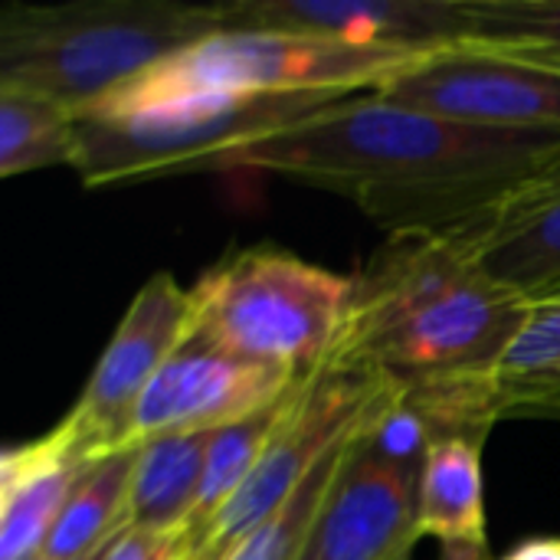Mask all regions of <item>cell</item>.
Here are the masks:
<instances>
[{
    "label": "cell",
    "mask_w": 560,
    "mask_h": 560,
    "mask_svg": "<svg viewBox=\"0 0 560 560\" xmlns=\"http://www.w3.org/2000/svg\"><path fill=\"white\" fill-rule=\"evenodd\" d=\"M555 167L560 131L466 125L377 92L351 95L217 164V171H262L341 194L390 236L446 240L469 236Z\"/></svg>",
    "instance_id": "6da1fadb"
},
{
    "label": "cell",
    "mask_w": 560,
    "mask_h": 560,
    "mask_svg": "<svg viewBox=\"0 0 560 560\" xmlns=\"http://www.w3.org/2000/svg\"><path fill=\"white\" fill-rule=\"evenodd\" d=\"M220 30V3H10L0 16V85L82 115L161 59Z\"/></svg>",
    "instance_id": "7a4b0ae2"
},
{
    "label": "cell",
    "mask_w": 560,
    "mask_h": 560,
    "mask_svg": "<svg viewBox=\"0 0 560 560\" xmlns=\"http://www.w3.org/2000/svg\"><path fill=\"white\" fill-rule=\"evenodd\" d=\"M430 52L436 49L341 43L272 30H220L161 59L82 115L121 118L213 95H364L407 75Z\"/></svg>",
    "instance_id": "3957f363"
},
{
    "label": "cell",
    "mask_w": 560,
    "mask_h": 560,
    "mask_svg": "<svg viewBox=\"0 0 560 560\" xmlns=\"http://www.w3.org/2000/svg\"><path fill=\"white\" fill-rule=\"evenodd\" d=\"M354 279L279 246H246L190 289V331L259 364L312 377L345 338Z\"/></svg>",
    "instance_id": "277c9868"
},
{
    "label": "cell",
    "mask_w": 560,
    "mask_h": 560,
    "mask_svg": "<svg viewBox=\"0 0 560 560\" xmlns=\"http://www.w3.org/2000/svg\"><path fill=\"white\" fill-rule=\"evenodd\" d=\"M351 95H213L141 115H75L72 171L85 187L144 184L174 174L217 171L230 154L292 131Z\"/></svg>",
    "instance_id": "5b68a950"
},
{
    "label": "cell",
    "mask_w": 560,
    "mask_h": 560,
    "mask_svg": "<svg viewBox=\"0 0 560 560\" xmlns=\"http://www.w3.org/2000/svg\"><path fill=\"white\" fill-rule=\"evenodd\" d=\"M397 381L348 364H328L295 390L259 466L213 518L197 560H223L230 548L262 525L371 413L394 394Z\"/></svg>",
    "instance_id": "8992f818"
},
{
    "label": "cell",
    "mask_w": 560,
    "mask_h": 560,
    "mask_svg": "<svg viewBox=\"0 0 560 560\" xmlns=\"http://www.w3.org/2000/svg\"><path fill=\"white\" fill-rule=\"evenodd\" d=\"M532 308L518 292L476 272L377 338L348 368H368L397 384L495 377Z\"/></svg>",
    "instance_id": "52a82bcc"
},
{
    "label": "cell",
    "mask_w": 560,
    "mask_h": 560,
    "mask_svg": "<svg viewBox=\"0 0 560 560\" xmlns=\"http://www.w3.org/2000/svg\"><path fill=\"white\" fill-rule=\"evenodd\" d=\"M377 95L466 125L560 131V66L479 43L430 52Z\"/></svg>",
    "instance_id": "ba28073f"
},
{
    "label": "cell",
    "mask_w": 560,
    "mask_h": 560,
    "mask_svg": "<svg viewBox=\"0 0 560 560\" xmlns=\"http://www.w3.org/2000/svg\"><path fill=\"white\" fill-rule=\"evenodd\" d=\"M305 377L236 358L200 335H187L141 394L121 450L177 433H213L285 397Z\"/></svg>",
    "instance_id": "9c48e42d"
},
{
    "label": "cell",
    "mask_w": 560,
    "mask_h": 560,
    "mask_svg": "<svg viewBox=\"0 0 560 560\" xmlns=\"http://www.w3.org/2000/svg\"><path fill=\"white\" fill-rule=\"evenodd\" d=\"M190 322V289H180L171 272H154L138 289L69 413L98 456L121 450L141 394L184 345Z\"/></svg>",
    "instance_id": "30bf717a"
},
{
    "label": "cell",
    "mask_w": 560,
    "mask_h": 560,
    "mask_svg": "<svg viewBox=\"0 0 560 560\" xmlns=\"http://www.w3.org/2000/svg\"><path fill=\"white\" fill-rule=\"evenodd\" d=\"M361 433L325 495L299 560H404L420 541V472L381 459L364 446Z\"/></svg>",
    "instance_id": "8fae6325"
},
{
    "label": "cell",
    "mask_w": 560,
    "mask_h": 560,
    "mask_svg": "<svg viewBox=\"0 0 560 560\" xmlns=\"http://www.w3.org/2000/svg\"><path fill=\"white\" fill-rule=\"evenodd\" d=\"M479 266L472 256L446 236L427 233H394L368 259V266L351 276V308L345 338L331 364H351L377 338L463 285L476 276Z\"/></svg>",
    "instance_id": "7c38bea8"
},
{
    "label": "cell",
    "mask_w": 560,
    "mask_h": 560,
    "mask_svg": "<svg viewBox=\"0 0 560 560\" xmlns=\"http://www.w3.org/2000/svg\"><path fill=\"white\" fill-rule=\"evenodd\" d=\"M223 30H272L341 43L423 46L463 43L459 0H236L220 3Z\"/></svg>",
    "instance_id": "4fadbf2b"
},
{
    "label": "cell",
    "mask_w": 560,
    "mask_h": 560,
    "mask_svg": "<svg viewBox=\"0 0 560 560\" xmlns=\"http://www.w3.org/2000/svg\"><path fill=\"white\" fill-rule=\"evenodd\" d=\"M102 459L66 417L52 433L10 446L0 463V560H23L46 548L85 469Z\"/></svg>",
    "instance_id": "5bb4252c"
},
{
    "label": "cell",
    "mask_w": 560,
    "mask_h": 560,
    "mask_svg": "<svg viewBox=\"0 0 560 560\" xmlns=\"http://www.w3.org/2000/svg\"><path fill=\"white\" fill-rule=\"evenodd\" d=\"M456 243L482 276L532 305L560 302V167L522 187L499 213Z\"/></svg>",
    "instance_id": "9a60e30c"
},
{
    "label": "cell",
    "mask_w": 560,
    "mask_h": 560,
    "mask_svg": "<svg viewBox=\"0 0 560 560\" xmlns=\"http://www.w3.org/2000/svg\"><path fill=\"white\" fill-rule=\"evenodd\" d=\"M482 446L472 436H443L430 446L420 492L417 532L440 541H486Z\"/></svg>",
    "instance_id": "2e32d148"
},
{
    "label": "cell",
    "mask_w": 560,
    "mask_h": 560,
    "mask_svg": "<svg viewBox=\"0 0 560 560\" xmlns=\"http://www.w3.org/2000/svg\"><path fill=\"white\" fill-rule=\"evenodd\" d=\"M213 433H177L135 446L138 459H135L131 495H128L131 528H154V532L187 528L200 495Z\"/></svg>",
    "instance_id": "e0dca14e"
},
{
    "label": "cell",
    "mask_w": 560,
    "mask_h": 560,
    "mask_svg": "<svg viewBox=\"0 0 560 560\" xmlns=\"http://www.w3.org/2000/svg\"><path fill=\"white\" fill-rule=\"evenodd\" d=\"M138 450H112L95 459L79 479L72 499L66 502L49 541L46 555L52 560H75L92 548L115 538L128 528V495L135 476Z\"/></svg>",
    "instance_id": "ac0fdd59"
},
{
    "label": "cell",
    "mask_w": 560,
    "mask_h": 560,
    "mask_svg": "<svg viewBox=\"0 0 560 560\" xmlns=\"http://www.w3.org/2000/svg\"><path fill=\"white\" fill-rule=\"evenodd\" d=\"M299 387H292L285 397L272 400L269 407L256 410L253 417L236 420V423H230V427L213 433V443H210V453H207L203 482H200V495H197V505H194L190 522H187V535L197 545V555L203 548V538H207L213 518L226 509V502L240 492V486L259 466V459H262L269 440L276 436V430H279V423H282V417H285V410H289V404H292Z\"/></svg>",
    "instance_id": "d6986e66"
},
{
    "label": "cell",
    "mask_w": 560,
    "mask_h": 560,
    "mask_svg": "<svg viewBox=\"0 0 560 560\" xmlns=\"http://www.w3.org/2000/svg\"><path fill=\"white\" fill-rule=\"evenodd\" d=\"M79 118L75 112L0 85V177H16L56 164H75Z\"/></svg>",
    "instance_id": "ffe728a7"
},
{
    "label": "cell",
    "mask_w": 560,
    "mask_h": 560,
    "mask_svg": "<svg viewBox=\"0 0 560 560\" xmlns=\"http://www.w3.org/2000/svg\"><path fill=\"white\" fill-rule=\"evenodd\" d=\"M502 417H545L560 400V302L535 305L495 374Z\"/></svg>",
    "instance_id": "44dd1931"
},
{
    "label": "cell",
    "mask_w": 560,
    "mask_h": 560,
    "mask_svg": "<svg viewBox=\"0 0 560 560\" xmlns=\"http://www.w3.org/2000/svg\"><path fill=\"white\" fill-rule=\"evenodd\" d=\"M463 43L560 66V0H459Z\"/></svg>",
    "instance_id": "7402d4cb"
},
{
    "label": "cell",
    "mask_w": 560,
    "mask_h": 560,
    "mask_svg": "<svg viewBox=\"0 0 560 560\" xmlns=\"http://www.w3.org/2000/svg\"><path fill=\"white\" fill-rule=\"evenodd\" d=\"M364 430V427H361ZM358 430V433H361ZM358 433L351 436V440H345L335 453H328L325 456V463L262 522V525H256L249 535H243L233 548H230V555L223 560H299L302 558V551H305V541H308V535H312V528H315V518H318V512H322V505H325V495H328V489H331V482L338 479V472H341V466H345V459H348V453H351V446H354V440H358Z\"/></svg>",
    "instance_id": "603a6c76"
},
{
    "label": "cell",
    "mask_w": 560,
    "mask_h": 560,
    "mask_svg": "<svg viewBox=\"0 0 560 560\" xmlns=\"http://www.w3.org/2000/svg\"><path fill=\"white\" fill-rule=\"evenodd\" d=\"M197 545L190 541L187 528L177 532H154V528H125L105 560H194Z\"/></svg>",
    "instance_id": "cb8c5ba5"
},
{
    "label": "cell",
    "mask_w": 560,
    "mask_h": 560,
    "mask_svg": "<svg viewBox=\"0 0 560 560\" xmlns=\"http://www.w3.org/2000/svg\"><path fill=\"white\" fill-rule=\"evenodd\" d=\"M436 560H495L489 551V541H440Z\"/></svg>",
    "instance_id": "d4e9b609"
},
{
    "label": "cell",
    "mask_w": 560,
    "mask_h": 560,
    "mask_svg": "<svg viewBox=\"0 0 560 560\" xmlns=\"http://www.w3.org/2000/svg\"><path fill=\"white\" fill-rule=\"evenodd\" d=\"M505 560H560V538H532Z\"/></svg>",
    "instance_id": "484cf974"
},
{
    "label": "cell",
    "mask_w": 560,
    "mask_h": 560,
    "mask_svg": "<svg viewBox=\"0 0 560 560\" xmlns=\"http://www.w3.org/2000/svg\"><path fill=\"white\" fill-rule=\"evenodd\" d=\"M121 532H125V528H121ZM121 532H118V535H121ZM118 535H115V538H118ZM115 538H108L105 545L92 548L89 555H82V558H75V560H105V558H108V548H112V541H115Z\"/></svg>",
    "instance_id": "4316f807"
},
{
    "label": "cell",
    "mask_w": 560,
    "mask_h": 560,
    "mask_svg": "<svg viewBox=\"0 0 560 560\" xmlns=\"http://www.w3.org/2000/svg\"><path fill=\"white\" fill-rule=\"evenodd\" d=\"M23 560H52L46 551H36V555H30V558H23Z\"/></svg>",
    "instance_id": "83f0119b"
},
{
    "label": "cell",
    "mask_w": 560,
    "mask_h": 560,
    "mask_svg": "<svg viewBox=\"0 0 560 560\" xmlns=\"http://www.w3.org/2000/svg\"><path fill=\"white\" fill-rule=\"evenodd\" d=\"M545 417H558V420H560V400L555 404V407H548V413H545Z\"/></svg>",
    "instance_id": "f1b7e54d"
},
{
    "label": "cell",
    "mask_w": 560,
    "mask_h": 560,
    "mask_svg": "<svg viewBox=\"0 0 560 560\" xmlns=\"http://www.w3.org/2000/svg\"><path fill=\"white\" fill-rule=\"evenodd\" d=\"M404 560H413V558H404Z\"/></svg>",
    "instance_id": "f546056e"
},
{
    "label": "cell",
    "mask_w": 560,
    "mask_h": 560,
    "mask_svg": "<svg viewBox=\"0 0 560 560\" xmlns=\"http://www.w3.org/2000/svg\"><path fill=\"white\" fill-rule=\"evenodd\" d=\"M194 560H197V558H194Z\"/></svg>",
    "instance_id": "4dcf8cb0"
}]
</instances>
